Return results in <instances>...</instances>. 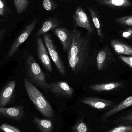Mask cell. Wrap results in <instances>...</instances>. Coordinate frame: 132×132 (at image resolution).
Here are the masks:
<instances>
[{"mask_svg": "<svg viewBox=\"0 0 132 132\" xmlns=\"http://www.w3.org/2000/svg\"><path fill=\"white\" fill-rule=\"evenodd\" d=\"M90 48L74 58H67L69 67L72 72L78 74L87 69L90 61Z\"/></svg>", "mask_w": 132, "mask_h": 132, "instance_id": "5", "label": "cell"}, {"mask_svg": "<svg viewBox=\"0 0 132 132\" xmlns=\"http://www.w3.org/2000/svg\"><path fill=\"white\" fill-rule=\"evenodd\" d=\"M118 59L128 65L129 67L132 68V57L131 56H126L121 55H119Z\"/></svg>", "mask_w": 132, "mask_h": 132, "instance_id": "30", "label": "cell"}, {"mask_svg": "<svg viewBox=\"0 0 132 132\" xmlns=\"http://www.w3.org/2000/svg\"><path fill=\"white\" fill-rule=\"evenodd\" d=\"M6 29H3L0 30V43L3 39L5 35L6 34Z\"/></svg>", "mask_w": 132, "mask_h": 132, "instance_id": "32", "label": "cell"}, {"mask_svg": "<svg viewBox=\"0 0 132 132\" xmlns=\"http://www.w3.org/2000/svg\"><path fill=\"white\" fill-rule=\"evenodd\" d=\"M0 130L3 132H22L19 129L7 124H2L0 126Z\"/></svg>", "mask_w": 132, "mask_h": 132, "instance_id": "29", "label": "cell"}, {"mask_svg": "<svg viewBox=\"0 0 132 132\" xmlns=\"http://www.w3.org/2000/svg\"><path fill=\"white\" fill-rule=\"evenodd\" d=\"M81 102L84 104L98 109L107 108L112 106L114 102L111 100L98 97H87L82 98Z\"/></svg>", "mask_w": 132, "mask_h": 132, "instance_id": "13", "label": "cell"}, {"mask_svg": "<svg viewBox=\"0 0 132 132\" xmlns=\"http://www.w3.org/2000/svg\"><path fill=\"white\" fill-rule=\"evenodd\" d=\"M132 122V112L123 116L114 122V124L117 125H121L126 124H131Z\"/></svg>", "mask_w": 132, "mask_h": 132, "instance_id": "24", "label": "cell"}, {"mask_svg": "<svg viewBox=\"0 0 132 132\" xmlns=\"http://www.w3.org/2000/svg\"><path fill=\"white\" fill-rule=\"evenodd\" d=\"M98 2L101 5L113 9H121L132 5L129 0H101Z\"/></svg>", "mask_w": 132, "mask_h": 132, "instance_id": "20", "label": "cell"}, {"mask_svg": "<svg viewBox=\"0 0 132 132\" xmlns=\"http://www.w3.org/2000/svg\"><path fill=\"white\" fill-rule=\"evenodd\" d=\"M132 105V96H130L128 97L113 108L107 112L102 116L101 120L103 121H105V120H107L108 118L111 117L116 113L131 107Z\"/></svg>", "mask_w": 132, "mask_h": 132, "instance_id": "18", "label": "cell"}, {"mask_svg": "<svg viewBox=\"0 0 132 132\" xmlns=\"http://www.w3.org/2000/svg\"><path fill=\"white\" fill-rule=\"evenodd\" d=\"M124 85V82L115 81L93 85L90 86L89 88L95 92H101L116 90L122 87Z\"/></svg>", "mask_w": 132, "mask_h": 132, "instance_id": "15", "label": "cell"}, {"mask_svg": "<svg viewBox=\"0 0 132 132\" xmlns=\"http://www.w3.org/2000/svg\"><path fill=\"white\" fill-rule=\"evenodd\" d=\"M31 0H14V5L16 12L20 14L25 11L29 4Z\"/></svg>", "mask_w": 132, "mask_h": 132, "instance_id": "22", "label": "cell"}, {"mask_svg": "<svg viewBox=\"0 0 132 132\" xmlns=\"http://www.w3.org/2000/svg\"><path fill=\"white\" fill-rule=\"evenodd\" d=\"M23 82L29 98L38 111L46 118H53L54 116L53 109L42 92L26 77L23 78Z\"/></svg>", "mask_w": 132, "mask_h": 132, "instance_id": "2", "label": "cell"}, {"mask_svg": "<svg viewBox=\"0 0 132 132\" xmlns=\"http://www.w3.org/2000/svg\"><path fill=\"white\" fill-rule=\"evenodd\" d=\"M43 6L46 11H50L57 8L58 5L53 0H43Z\"/></svg>", "mask_w": 132, "mask_h": 132, "instance_id": "26", "label": "cell"}, {"mask_svg": "<svg viewBox=\"0 0 132 132\" xmlns=\"http://www.w3.org/2000/svg\"><path fill=\"white\" fill-rule=\"evenodd\" d=\"M16 87V81L12 80L9 81L0 92V107L7 106L12 98Z\"/></svg>", "mask_w": 132, "mask_h": 132, "instance_id": "12", "label": "cell"}, {"mask_svg": "<svg viewBox=\"0 0 132 132\" xmlns=\"http://www.w3.org/2000/svg\"><path fill=\"white\" fill-rule=\"evenodd\" d=\"M64 1H68V0H64Z\"/></svg>", "mask_w": 132, "mask_h": 132, "instance_id": "34", "label": "cell"}, {"mask_svg": "<svg viewBox=\"0 0 132 132\" xmlns=\"http://www.w3.org/2000/svg\"><path fill=\"white\" fill-rule=\"evenodd\" d=\"M87 9L96 29L98 36L100 41L103 42L105 40V36L103 32L99 15L95 9L91 6H88Z\"/></svg>", "mask_w": 132, "mask_h": 132, "instance_id": "19", "label": "cell"}, {"mask_svg": "<svg viewBox=\"0 0 132 132\" xmlns=\"http://www.w3.org/2000/svg\"><path fill=\"white\" fill-rule=\"evenodd\" d=\"M114 21L123 27H132V16L127 15L116 18L114 19Z\"/></svg>", "mask_w": 132, "mask_h": 132, "instance_id": "23", "label": "cell"}, {"mask_svg": "<svg viewBox=\"0 0 132 132\" xmlns=\"http://www.w3.org/2000/svg\"><path fill=\"white\" fill-rule=\"evenodd\" d=\"M60 24V21L55 17H50L46 19L42 26L36 33V37H40L44 34L57 28Z\"/></svg>", "mask_w": 132, "mask_h": 132, "instance_id": "17", "label": "cell"}, {"mask_svg": "<svg viewBox=\"0 0 132 132\" xmlns=\"http://www.w3.org/2000/svg\"><path fill=\"white\" fill-rule=\"evenodd\" d=\"M7 7L5 6L4 2L0 0V15L4 16L6 13Z\"/></svg>", "mask_w": 132, "mask_h": 132, "instance_id": "31", "label": "cell"}, {"mask_svg": "<svg viewBox=\"0 0 132 132\" xmlns=\"http://www.w3.org/2000/svg\"><path fill=\"white\" fill-rule=\"evenodd\" d=\"M38 22L37 19H34L32 21L26 26L22 31L15 39L8 52L7 57H12L18 52L21 46L28 39L32 33Z\"/></svg>", "mask_w": 132, "mask_h": 132, "instance_id": "7", "label": "cell"}, {"mask_svg": "<svg viewBox=\"0 0 132 132\" xmlns=\"http://www.w3.org/2000/svg\"><path fill=\"white\" fill-rule=\"evenodd\" d=\"M108 132H132V125H122L111 129Z\"/></svg>", "mask_w": 132, "mask_h": 132, "instance_id": "27", "label": "cell"}, {"mask_svg": "<svg viewBox=\"0 0 132 132\" xmlns=\"http://www.w3.org/2000/svg\"><path fill=\"white\" fill-rule=\"evenodd\" d=\"M118 34L122 38L126 39H131L132 38V27H127L125 29L119 31Z\"/></svg>", "mask_w": 132, "mask_h": 132, "instance_id": "28", "label": "cell"}, {"mask_svg": "<svg viewBox=\"0 0 132 132\" xmlns=\"http://www.w3.org/2000/svg\"><path fill=\"white\" fill-rule=\"evenodd\" d=\"M33 122L42 132H52L53 129V124L50 120L42 119L35 116Z\"/></svg>", "mask_w": 132, "mask_h": 132, "instance_id": "21", "label": "cell"}, {"mask_svg": "<svg viewBox=\"0 0 132 132\" xmlns=\"http://www.w3.org/2000/svg\"><path fill=\"white\" fill-rule=\"evenodd\" d=\"M73 132H88L87 125L83 120L77 121L72 127Z\"/></svg>", "mask_w": 132, "mask_h": 132, "instance_id": "25", "label": "cell"}, {"mask_svg": "<svg viewBox=\"0 0 132 132\" xmlns=\"http://www.w3.org/2000/svg\"><path fill=\"white\" fill-rule=\"evenodd\" d=\"M53 31L60 40L64 52L68 54L72 43L73 31L64 27H57Z\"/></svg>", "mask_w": 132, "mask_h": 132, "instance_id": "11", "label": "cell"}, {"mask_svg": "<svg viewBox=\"0 0 132 132\" xmlns=\"http://www.w3.org/2000/svg\"><path fill=\"white\" fill-rule=\"evenodd\" d=\"M96 62L99 71H104L112 64L116 63L117 60L108 45L106 44L104 48L98 50Z\"/></svg>", "mask_w": 132, "mask_h": 132, "instance_id": "6", "label": "cell"}, {"mask_svg": "<svg viewBox=\"0 0 132 132\" xmlns=\"http://www.w3.org/2000/svg\"><path fill=\"white\" fill-rule=\"evenodd\" d=\"M110 45L117 55L131 56L132 46L129 44L125 43L121 40L113 39L110 42Z\"/></svg>", "mask_w": 132, "mask_h": 132, "instance_id": "16", "label": "cell"}, {"mask_svg": "<svg viewBox=\"0 0 132 132\" xmlns=\"http://www.w3.org/2000/svg\"><path fill=\"white\" fill-rule=\"evenodd\" d=\"M24 60L25 72L27 79L33 84L36 85L46 92L49 91V83L46 75L32 55L28 51L25 52Z\"/></svg>", "mask_w": 132, "mask_h": 132, "instance_id": "1", "label": "cell"}, {"mask_svg": "<svg viewBox=\"0 0 132 132\" xmlns=\"http://www.w3.org/2000/svg\"><path fill=\"white\" fill-rule=\"evenodd\" d=\"M96 1H97L99 2L101 0H96Z\"/></svg>", "mask_w": 132, "mask_h": 132, "instance_id": "33", "label": "cell"}, {"mask_svg": "<svg viewBox=\"0 0 132 132\" xmlns=\"http://www.w3.org/2000/svg\"><path fill=\"white\" fill-rule=\"evenodd\" d=\"M24 115V111L22 106L12 108L0 107V118L5 117L16 120H20Z\"/></svg>", "mask_w": 132, "mask_h": 132, "instance_id": "14", "label": "cell"}, {"mask_svg": "<svg viewBox=\"0 0 132 132\" xmlns=\"http://www.w3.org/2000/svg\"><path fill=\"white\" fill-rule=\"evenodd\" d=\"M73 35L70 49L67 58H74L82 52L90 48V35L87 32L82 36L81 32L77 29H74Z\"/></svg>", "mask_w": 132, "mask_h": 132, "instance_id": "3", "label": "cell"}, {"mask_svg": "<svg viewBox=\"0 0 132 132\" xmlns=\"http://www.w3.org/2000/svg\"><path fill=\"white\" fill-rule=\"evenodd\" d=\"M36 50L38 58L45 69L49 73H52L53 68L48 51L40 37L36 40Z\"/></svg>", "mask_w": 132, "mask_h": 132, "instance_id": "10", "label": "cell"}, {"mask_svg": "<svg viewBox=\"0 0 132 132\" xmlns=\"http://www.w3.org/2000/svg\"><path fill=\"white\" fill-rule=\"evenodd\" d=\"M47 51L60 74L65 76L66 74V67L61 56L58 53L51 36L46 33L42 35Z\"/></svg>", "mask_w": 132, "mask_h": 132, "instance_id": "4", "label": "cell"}, {"mask_svg": "<svg viewBox=\"0 0 132 132\" xmlns=\"http://www.w3.org/2000/svg\"><path fill=\"white\" fill-rule=\"evenodd\" d=\"M74 27H80L85 29L91 35L94 32L93 26L91 23L89 18L83 8L81 5L76 8L73 15Z\"/></svg>", "mask_w": 132, "mask_h": 132, "instance_id": "9", "label": "cell"}, {"mask_svg": "<svg viewBox=\"0 0 132 132\" xmlns=\"http://www.w3.org/2000/svg\"><path fill=\"white\" fill-rule=\"evenodd\" d=\"M49 90L55 96L63 98H70L73 95V88L67 82L53 81L49 83Z\"/></svg>", "mask_w": 132, "mask_h": 132, "instance_id": "8", "label": "cell"}]
</instances>
